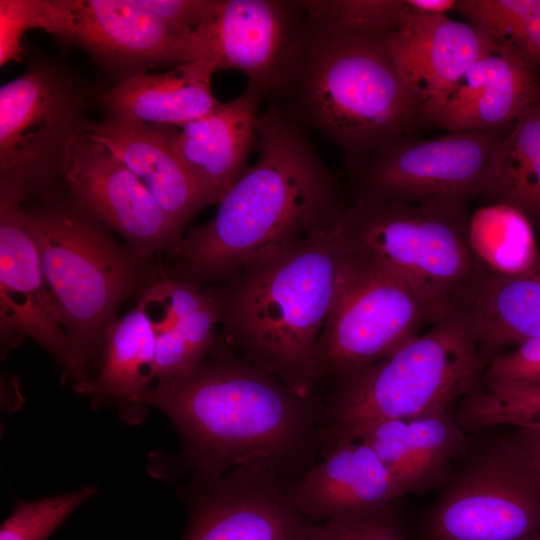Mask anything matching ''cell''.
<instances>
[{"label":"cell","instance_id":"obj_23","mask_svg":"<svg viewBox=\"0 0 540 540\" xmlns=\"http://www.w3.org/2000/svg\"><path fill=\"white\" fill-rule=\"evenodd\" d=\"M401 485L405 495L435 489L472 436L450 408L442 413L377 421L356 432Z\"/></svg>","mask_w":540,"mask_h":540},{"label":"cell","instance_id":"obj_34","mask_svg":"<svg viewBox=\"0 0 540 540\" xmlns=\"http://www.w3.org/2000/svg\"><path fill=\"white\" fill-rule=\"evenodd\" d=\"M540 387V336L494 356L481 375L485 390Z\"/></svg>","mask_w":540,"mask_h":540},{"label":"cell","instance_id":"obj_8","mask_svg":"<svg viewBox=\"0 0 540 540\" xmlns=\"http://www.w3.org/2000/svg\"><path fill=\"white\" fill-rule=\"evenodd\" d=\"M420 540H535L540 464L514 432L473 437L435 488Z\"/></svg>","mask_w":540,"mask_h":540},{"label":"cell","instance_id":"obj_27","mask_svg":"<svg viewBox=\"0 0 540 540\" xmlns=\"http://www.w3.org/2000/svg\"><path fill=\"white\" fill-rule=\"evenodd\" d=\"M492 196L540 221V96L497 144Z\"/></svg>","mask_w":540,"mask_h":540},{"label":"cell","instance_id":"obj_22","mask_svg":"<svg viewBox=\"0 0 540 540\" xmlns=\"http://www.w3.org/2000/svg\"><path fill=\"white\" fill-rule=\"evenodd\" d=\"M482 365L519 343L540 336V249L515 273L486 270L456 301Z\"/></svg>","mask_w":540,"mask_h":540},{"label":"cell","instance_id":"obj_14","mask_svg":"<svg viewBox=\"0 0 540 540\" xmlns=\"http://www.w3.org/2000/svg\"><path fill=\"white\" fill-rule=\"evenodd\" d=\"M296 479L245 469L194 474L182 540H306L312 521L292 503Z\"/></svg>","mask_w":540,"mask_h":540},{"label":"cell","instance_id":"obj_9","mask_svg":"<svg viewBox=\"0 0 540 540\" xmlns=\"http://www.w3.org/2000/svg\"><path fill=\"white\" fill-rule=\"evenodd\" d=\"M93 88L50 58L31 59L0 88V181L26 197L46 194L64 169L74 141L87 133Z\"/></svg>","mask_w":540,"mask_h":540},{"label":"cell","instance_id":"obj_29","mask_svg":"<svg viewBox=\"0 0 540 540\" xmlns=\"http://www.w3.org/2000/svg\"><path fill=\"white\" fill-rule=\"evenodd\" d=\"M456 12L540 69V0H458Z\"/></svg>","mask_w":540,"mask_h":540},{"label":"cell","instance_id":"obj_12","mask_svg":"<svg viewBox=\"0 0 540 540\" xmlns=\"http://www.w3.org/2000/svg\"><path fill=\"white\" fill-rule=\"evenodd\" d=\"M33 29L88 52L120 82L161 65L205 59L196 31L167 24L140 0H30Z\"/></svg>","mask_w":540,"mask_h":540},{"label":"cell","instance_id":"obj_28","mask_svg":"<svg viewBox=\"0 0 540 540\" xmlns=\"http://www.w3.org/2000/svg\"><path fill=\"white\" fill-rule=\"evenodd\" d=\"M468 242L479 263L494 273L521 271L538 251L530 219L503 202L480 207L470 215Z\"/></svg>","mask_w":540,"mask_h":540},{"label":"cell","instance_id":"obj_21","mask_svg":"<svg viewBox=\"0 0 540 540\" xmlns=\"http://www.w3.org/2000/svg\"><path fill=\"white\" fill-rule=\"evenodd\" d=\"M262 97L246 87L238 97L220 102L208 115L178 128L174 150L213 204H218L247 169L258 138Z\"/></svg>","mask_w":540,"mask_h":540},{"label":"cell","instance_id":"obj_37","mask_svg":"<svg viewBox=\"0 0 540 540\" xmlns=\"http://www.w3.org/2000/svg\"><path fill=\"white\" fill-rule=\"evenodd\" d=\"M514 434L540 464V430L515 429Z\"/></svg>","mask_w":540,"mask_h":540},{"label":"cell","instance_id":"obj_6","mask_svg":"<svg viewBox=\"0 0 540 540\" xmlns=\"http://www.w3.org/2000/svg\"><path fill=\"white\" fill-rule=\"evenodd\" d=\"M28 223L66 333L86 366L122 301L142 284L147 257L118 244L74 201L28 211Z\"/></svg>","mask_w":540,"mask_h":540},{"label":"cell","instance_id":"obj_2","mask_svg":"<svg viewBox=\"0 0 540 540\" xmlns=\"http://www.w3.org/2000/svg\"><path fill=\"white\" fill-rule=\"evenodd\" d=\"M256 162L175 249L182 279L232 278L331 226L346 208L342 188L307 130L267 106L258 116Z\"/></svg>","mask_w":540,"mask_h":540},{"label":"cell","instance_id":"obj_24","mask_svg":"<svg viewBox=\"0 0 540 540\" xmlns=\"http://www.w3.org/2000/svg\"><path fill=\"white\" fill-rule=\"evenodd\" d=\"M143 293L158 309L156 318L148 315L155 337L154 378L161 383L211 354L214 328L222 320L221 302L217 290L181 278H164Z\"/></svg>","mask_w":540,"mask_h":540},{"label":"cell","instance_id":"obj_30","mask_svg":"<svg viewBox=\"0 0 540 540\" xmlns=\"http://www.w3.org/2000/svg\"><path fill=\"white\" fill-rule=\"evenodd\" d=\"M456 419L471 432L492 426L540 430V387L480 389L460 399Z\"/></svg>","mask_w":540,"mask_h":540},{"label":"cell","instance_id":"obj_18","mask_svg":"<svg viewBox=\"0 0 540 540\" xmlns=\"http://www.w3.org/2000/svg\"><path fill=\"white\" fill-rule=\"evenodd\" d=\"M404 495L376 452L358 439L328 448L291 490L293 505L311 521L370 513Z\"/></svg>","mask_w":540,"mask_h":540},{"label":"cell","instance_id":"obj_25","mask_svg":"<svg viewBox=\"0 0 540 540\" xmlns=\"http://www.w3.org/2000/svg\"><path fill=\"white\" fill-rule=\"evenodd\" d=\"M212 60L179 64L163 73H142L99 94L107 117L136 123L182 127L220 103L211 89Z\"/></svg>","mask_w":540,"mask_h":540},{"label":"cell","instance_id":"obj_13","mask_svg":"<svg viewBox=\"0 0 540 540\" xmlns=\"http://www.w3.org/2000/svg\"><path fill=\"white\" fill-rule=\"evenodd\" d=\"M26 198L17 185L0 181V331L2 344L13 346L29 337L73 376L85 365L64 328L57 302L42 271L28 223Z\"/></svg>","mask_w":540,"mask_h":540},{"label":"cell","instance_id":"obj_20","mask_svg":"<svg viewBox=\"0 0 540 540\" xmlns=\"http://www.w3.org/2000/svg\"><path fill=\"white\" fill-rule=\"evenodd\" d=\"M178 128L106 117L92 121L87 133L141 180L182 232L199 210L213 203L174 150Z\"/></svg>","mask_w":540,"mask_h":540},{"label":"cell","instance_id":"obj_31","mask_svg":"<svg viewBox=\"0 0 540 540\" xmlns=\"http://www.w3.org/2000/svg\"><path fill=\"white\" fill-rule=\"evenodd\" d=\"M304 4L308 18L318 25L377 37L397 31L407 12L405 0H306Z\"/></svg>","mask_w":540,"mask_h":540},{"label":"cell","instance_id":"obj_19","mask_svg":"<svg viewBox=\"0 0 540 540\" xmlns=\"http://www.w3.org/2000/svg\"><path fill=\"white\" fill-rule=\"evenodd\" d=\"M409 92L420 108L450 89L494 42L468 22L411 12L386 38Z\"/></svg>","mask_w":540,"mask_h":540},{"label":"cell","instance_id":"obj_15","mask_svg":"<svg viewBox=\"0 0 540 540\" xmlns=\"http://www.w3.org/2000/svg\"><path fill=\"white\" fill-rule=\"evenodd\" d=\"M307 24L304 1L218 0L198 31L205 59L235 69L270 101L281 86Z\"/></svg>","mask_w":540,"mask_h":540},{"label":"cell","instance_id":"obj_38","mask_svg":"<svg viewBox=\"0 0 540 540\" xmlns=\"http://www.w3.org/2000/svg\"><path fill=\"white\" fill-rule=\"evenodd\" d=\"M535 540H540V535Z\"/></svg>","mask_w":540,"mask_h":540},{"label":"cell","instance_id":"obj_4","mask_svg":"<svg viewBox=\"0 0 540 540\" xmlns=\"http://www.w3.org/2000/svg\"><path fill=\"white\" fill-rule=\"evenodd\" d=\"M387 37L307 24L280 88L267 102L329 140L350 167L407 135L419 107Z\"/></svg>","mask_w":540,"mask_h":540},{"label":"cell","instance_id":"obj_33","mask_svg":"<svg viewBox=\"0 0 540 540\" xmlns=\"http://www.w3.org/2000/svg\"><path fill=\"white\" fill-rule=\"evenodd\" d=\"M306 540H406L397 501L376 511L310 526Z\"/></svg>","mask_w":540,"mask_h":540},{"label":"cell","instance_id":"obj_16","mask_svg":"<svg viewBox=\"0 0 540 540\" xmlns=\"http://www.w3.org/2000/svg\"><path fill=\"white\" fill-rule=\"evenodd\" d=\"M63 180L74 202L122 235L137 254L173 253L182 241L181 231L141 180L90 134L74 141Z\"/></svg>","mask_w":540,"mask_h":540},{"label":"cell","instance_id":"obj_35","mask_svg":"<svg viewBox=\"0 0 540 540\" xmlns=\"http://www.w3.org/2000/svg\"><path fill=\"white\" fill-rule=\"evenodd\" d=\"M218 0H140L170 26L192 34L212 17Z\"/></svg>","mask_w":540,"mask_h":540},{"label":"cell","instance_id":"obj_32","mask_svg":"<svg viewBox=\"0 0 540 540\" xmlns=\"http://www.w3.org/2000/svg\"><path fill=\"white\" fill-rule=\"evenodd\" d=\"M95 493V487L86 486L67 494L19 502L1 525L0 540H47L77 507Z\"/></svg>","mask_w":540,"mask_h":540},{"label":"cell","instance_id":"obj_17","mask_svg":"<svg viewBox=\"0 0 540 540\" xmlns=\"http://www.w3.org/2000/svg\"><path fill=\"white\" fill-rule=\"evenodd\" d=\"M539 68L508 44L494 42L450 89L419 111L447 130L497 131L540 96Z\"/></svg>","mask_w":540,"mask_h":540},{"label":"cell","instance_id":"obj_10","mask_svg":"<svg viewBox=\"0 0 540 540\" xmlns=\"http://www.w3.org/2000/svg\"><path fill=\"white\" fill-rule=\"evenodd\" d=\"M450 314L400 274L355 256L318 339L319 384L390 356Z\"/></svg>","mask_w":540,"mask_h":540},{"label":"cell","instance_id":"obj_26","mask_svg":"<svg viewBox=\"0 0 540 540\" xmlns=\"http://www.w3.org/2000/svg\"><path fill=\"white\" fill-rule=\"evenodd\" d=\"M103 358L98 379L80 387L128 403H139L154 378L155 337L150 317L139 303L113 319L103 334Z\"/></svg>","mask_w":540,"mask_h":540},{"label":"cell","instance_id":"obj_36","mask_svg":"<svg viewBox=\"0 0 540 540\" xmlns=\"http://www.w3.org/2000/svg\"><path fill=\"white\" fill-rule=\"evenodd\" d=\"M413 13L427 15H448L456 11L458 0H405Z\"/></svg>","mask_w":540,"mask_h":540},{"label":"cell","instance_id":"obj_5","mask_svg":"<svg viewBox=\"0 0 540 540\" xmlns=\"http://www.w3.org/2000/svg\"><path fill=\"white\" fill-rule=\"evenodd\" d=\"M473 335L452 312L390 356L344 375L324 399V451L377 421L442 413L481 388Z\"/></svg>","mask_w":540,"mask_h":540},{"label":"cell","instance_id":"obj_3","mask_svg":"<svg viewBox=\"0 0 540 540\" xmlns=\"http://www.w3.org/2000/svg\"><path fill=\"white\" fill-rule=\"evenodd\" d=\"M339 219L217 290L231 344L307 395L319 394L318 339L355 258Z\"/></svg>","mask_w":540,"mask_h":540},{"label":"cell","instance_id":"obj_1","mask_svg":"<svg viewBox=\"0 0 540 540\" xmlns=\"http://www.w3.org/2000/svg\"><path fill=\"white\" fill-rule=\"evenodd\" d=\"M139 403L163 411L194 474L235 469L298 478L322 456L325 405L244 357L211 354L147 389Z\"/></svg>","mask_w":540,"mask_h":540},{"label":"cell","instance_id":"obj_7","mask_svg":"<svg viewBox=\"0 0 540 540\" xmlns=\"http://www.w3.org/2000/svg\"><path fill=\"white\" fill-rule=\"evenodd\" d=\"M467 200L353 201L339 223L356 257L409 280L449 313L486 271L468 242Z\"/></svg>","mask_w":540,"mask_h":540},{"label":"cell","instance_id":"obj_11","mask_svg":"<svg viewBox=\"0 0 540 540\" xmlns=\"http://www.w3.org/2000/svg\"><path fill=\"white\" fill-rule=\"evenodd\" d=\"M497 131L393 139L353 167L354 201L468 200L493 193Z\"/></svg>","mask_w":540,"mask_h":540}]
</instances>
